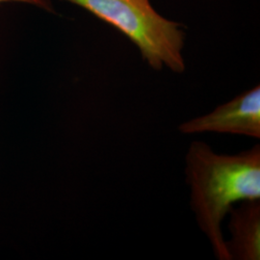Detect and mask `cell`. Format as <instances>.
<instances>
[{"label": "cell", "instance_id": "2", "mask_svg": "<svg viewBox=\"0 0 260 260\" xmlns=\"http://www.w3.org/2000/svg\"><path fill=\"white\" fill-rule=\"evenodd\" d=\"M86 10L120 31L137 47L154 71L175 74L186 70L185 31L178 22L160 15L149 0H61Z\"/></svg>", "mask_w": 260, "mask_h": 260}, {"label": "cell", "instance_id": "3", "mask_svg": "<svg viewBox=\"0 0 260 260\" xmlns=\"http://www.w3.org/2000/svg\"><path fill=\"white\" fill-rule=\"evenodd\" d=\"M184 135L230 134L260 139V86L238 94L214 110L178 125Z\"/></svg>", "mask_w": 260, "mask_h": 260}, {"label": "cell", "instance_id": "5", "mask_svg": "<svg viewBox=\"0 0 260 260\" xmlns=\"http://www.w3.org/2000/svg\"><path fill=\"white\" fill-rule=\"evenodd\" d=\"M7 2H17V3L27 4L31 6H35L40 9L47 10V11L51 10V5L48 0H0V4L7 3Z\"/></svg>", "mask_w": 260, "mask_h": 260}, {"label": "cell", "instance_id": "4", "mask_svg": "<svg viewBox=\"0 0 260 260\" xmlns=\"http://www.w3.org/2000/svg\"><path fill=\"white\" fill-rule=\"evenodd\" d=\"M231 238L226 248L232 260L260 259V200L245 201L229 212Z\"/></svg>", "mask_w": 260, "mask_h": 260}, {"label": "cell", "instance_id": "1", "mask_svg": "<svg viewBox=\"0 0 260 260\" xmlns=\"http://www.w3.org/2000/svg\"><path fill=\"white\" fill-rule=\"evenodd\" d=\"M184 174L201 232L217 259L232 260L222 225L233 205L260 200L259 145L223 154L203 141H195L186 152Z\"/></svg>", "mask_w": 260, "mask_h": 260}]
</instances>
